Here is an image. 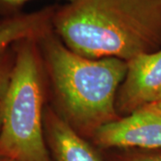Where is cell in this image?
<instances>
[{
	"label": "cell",
	"mask_w": 161,
	"mask_h": 161,
	"mask_svg": "<svg viewBox=\"0 0 161 161\" xmlns=\"http://www.w3.org/2000/svg\"><path fill=\"white\" fill-rule=\"evenodd\" d=\"M52 27L82 57L128 62L161 48V0H75L57 8Z\"/></svg>",
	"instance_id": "obj_1"
},
{
	"label": "cell",
	"mask_w": 161,
	"mask_h": 161,
	"mask_svg": "<svg viewBox=\"0 0 161 161\" xmlns=\"http://www.w3.org/2000/svg\"><path fill=\"white\" fill-rule=\"evenodd\" d=\"M61 115L80 136L120 116L115 108L117 92L127 72L119 58H89L72 51L53 29L38 40Z\"/></svg>",
	"instance_id": "obj_2"
},
{
	"label": "cell",
	"mask_w": 161,
	"mask_h": 161,
	"mask_svg": "<svg viewBox=\"0 0 161 161\" xmlns=\"http://www.w3.org/2000/svg\"><path fill=\"white\" fill-rule=\"evenodd\" d=\"M39 39L14 44V64L0 108V158L51 161L44 132Z\"/></svg>",
	"instance_id": "obj_3"
},
{
	"label": "cell",
	"mask_w": 161,
	"mask_h": 161,
	"mask_svg": "<svg viewBox=\"0 0 161 161\" xmlns=\"http://www.w3.org/2000/svg\"><path fill=\"white\" fill-rule=\"evenodd\" d=\"M161 97V48L127 62V72L117 92L115 108L126 115Z\"/></svg>",
	"instance_id": "obj_4"
},
{
	"label": "cell",
	"mask_w": 161,
	"mask_h": 161,
	"mask_svg": "<svg viewBox=\"0 0 161 161\" xmlns=\"http://www.w3.org/2000/svg\"><path fill=\"white\" fill-rule=\"evenodd\" d=\"M92 137L103 148L161 150V116L141 108L104 125Z\"/></svg>",
	"instance_id": "obj_5"
},
{
	"label": "cell",
	"mask_w": 161,
	"mask_h": 161,
	"mask_svg": "<svg viewBox=\"0 0 161 161\" xmlns=\"http://www.w3.org/2000/svg\"><path fill=\"white\" fill-rule=\"evenodd\" d=\"M44 132L57 161H101L82 136L48 108L44 110Z\"/></svg>",
	"instance_id": "obj_6"
},
{
	"label": "cell",
	"mask_w": 161,
	"mask_h": 161,
	"mask_svg": "<svg viewBox=\"0 0 161 161\" xmlns=\"http://www.w3.org/2000/svg\"><path fill=\"white\" fill-rule=\"evenodd\" d=\"M56 10L48 7L34 13L14 14L0 21V51L21 40L40 39L51 31Z\"/></svg>",
	"instance_id": "obj_7"
},
{
	"label": "cell",
	"mask_w": 161,
	"mask_h": 161,
	"mask_svg": "<svg viewBox=\"0 0 161 161\" xmlns=\"http://www.w3.org/2000/svg\"><path fill=\"white\" fill-rule=\"evenodd\" d=\"M14 64V49L10 47L0 51V108L6 97Z\"/></svg>",
	"instance_id": "obj_8"
},
{
	"label": "cell",
	"mask_w": 161,
	"mask_h": 161,
	"mask_svg": "<svg viewBox=\"0 0 161 161\" xmlns=\"http://www.w3.org/2000/svg\"><path fill=\"white\" fill-rule=\"evenodd\" d=\"M117 161H161V150L132 152L122 156Z\"/></svg>",
	"instance_id": "obj_9"
},
{
	"label": "cell",
	"mask_w": 161,
	"mask_h": 161,
	"mask_svg": "<svg viewBox=\"0 0 161 161\" xmlns=\"http://www.w3.org/2000/svg\"><path fill=\"white\" fill-rule=\"evenodd\" d=\"M31 0H0V10L3 11H11L14 10L19 6H23L24 3L29 2ZM69 3L75 0H67Z\"/></svg>",
	"instance_id": "obj_10"
},
{
	"label": "cell",
	"mask_w": 161,
	"mask_h": 161,
	"mask_svg": "<svg viewBox=\"0 0 161 161\" xmlns=\"http://www.w3.org/2000/svg\"><path fill=\"white\" fill-rule=\"evenodd\" d=\"M142 108L151 111V112L161 116V97L158 99H157L156 101H154L153 103L150 104V105L144 107Z\"/></svg>",
	"instance_id": "obj_11"
},
{
	"label": "cell",
	"mask_w": 161,
	"mask_h": 161,
	"mask_svg": "<svg viewBox=\"0 0 161 161\" xmlns=\"http://www.w3.org/2000/svg\"><path fill=\"white\" fill-rule=\"evenodd\" d=\"M0 161H14L9 158H0Z\"/></svg>",
	"instance_id": "obj_12"
}]
</instances>
